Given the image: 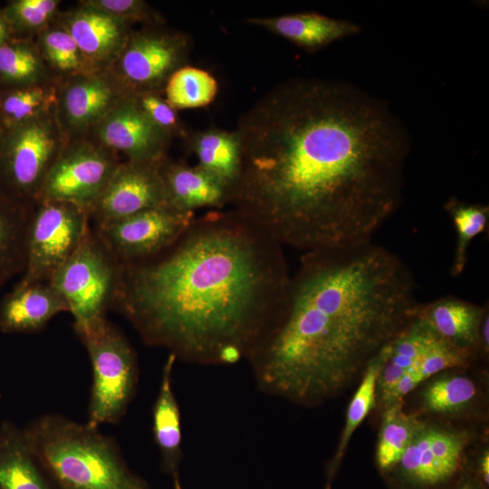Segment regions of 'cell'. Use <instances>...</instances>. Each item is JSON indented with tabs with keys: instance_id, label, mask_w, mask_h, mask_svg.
I'll use <instances>...</instances> for the list:
<instances>
[{
	"instance_id": "33",
	"label": "cell",
	"mask_w": 489,
	"mask_h": 489,
	"mask_svg": "<svg viewBox=\"0 0 489 489\" xmlns=\"http://www.w3.org/2000/svg\"><path fill=\"white\" fill-rule=\"evenodd\" d=\"M216 80L206 71L185 65L177 70L164 88L166 101L177 110L205 107L216 98Z\"/></svg>"
},
{
	"instance_id": "21",
	"label": "cell",
	"mask_w": 489,
	"mask_h": 489,
	"mask_svg": "<svg viewBox=\"0 0 489 489\" xmlns=\"http://www.w3.org/2000/svg\"><path fill=\"white\" fill-rule=\"evenodd\" d=\"M245 23L263 27L297 46L314 52L360 33L358 24L317 13H300L273 17H249Z\"/></svg>"
},
{
	"instance_id": "19",
	"label": "cell",
	"mask_w": 489,
	"mask_h": 489,
	"mask_svg": "<svg viewBox=\"0 0 489 489\" xmlns=\"http://www.w3.org/2000/svg\"><path fill=\"white\" fill-rule=\"evenodd\" d=\"M488 304L446 296L426 304L417 303L414 316L426 323L440 339L478 355L479 331Z\"/></svg>"
},
{
	"instance_id": "2",
	"label": "cell",
	"mask_w": 489,
	"mask_h": 489,
	"mask_svg": "<svg viewBox=\"0 0 489 489\" xmlns=\"http://www.w3.org/2000/svg\"><path fill=\"white\" fill-rule=\"evenodd\" d=\"M282 247L235 210H212L160 254L120 263L112 306L149 346L186 362H235L284 302L291 275Z\"/></svg>"
},
{
	"instance_id": "8",
	"label": "cell",
	"mask_w": 489,
	"mask_h": 489,
	"mask_svg": "<svg viewBox=\"0 0 489 489\" xmlns=\"http://www.w3.org/2000/svg\"><path fill=\"white\" fill-rule=\"evenodd\" d=\"M470 434L422 420L394 469L391 489H451L466 476Z\"/></svg>"
},
{
	"instance_id": "7",
	"label": "cell",
	"mask_w": 489,
	"mask_h": 489,
	"mask_svg": "<svg viewBox=\"0 0 489 489\" xmlns=\"http://www.w3.org/2000/svg\"><path fill=\"white\" fill-rule=\"evenodd\" d=\"M67 141L54 110L18 126L0 129V191L17 202L33 206Z\"/></svg>"
},
{
	"instance_id": "18",
	"label": "cell",
	"mask_w": 489,
	"mask_h": 489,
	"mask_svg": "<svg viewBox=\"0 0 489 489\" xmlns=\"http://www.w3.org/2000/svg\"><path fill=\"white\" fill-rule=\"evenodd\" d=\"M168 203L187 213L208 207L222 210L231 203L232 191L197 165L189 166L168 158L160 166Z\"/></svg>"
},
{
	"instance_id": "36",
	"label": "cell",
	"mask_w": 489,
	"mask_h": 489,
	"mask_svg": "<svg viewBox=\"0 0 489 489\" xmlns=\"http://www.w3.org/2000/svg\"><path fill=\"white\" fill-rule=\"evenodd\" d=\"M129 95L143 114L158 128L174 137L186 138L188 131L184 127L177 110L165 99L163 93L147 91Z\"/></svg>"
},
{
	"instance_id": "20",
	"label": "cell",
	"mask_w": 489,
	"mask_h": 489,
	"mask_svg": "<svg viewBox=\"0 0 489 489\" xmlns=\"http://www.w3.org/2000/svg\"><path fill=\"white\" fill-rule=\"evenodd\" d=\"M177 358L168 355L163 366L158 393L152 408V432L163 472L174 489H182L179 465L182 459L181 416L173 389V369Z\"/></svg>"
},
{
	"instance_id": "9",
	"label": "cell",
	"mask_w": 489,
	"mask_h": 489,
	"mask_svg": "<svg viewBox=\"0 0 489 489\" xmlns=\"http://www.w3.org/2000/svg\"><path fill=\"white\" fill-rule=\"evenodd\" d=\"M89 213L76 205L39 200L32 206L22 283H49L91 230Z\"/></svg>"
},
{
	"instance_id": "30",
	"label": "cell",
	"mask_w": 489,
	"mask_h": 489,
	"mask_svg": "<svg viewBox=\"0 0 489 489\" xmlns=\"http://www.w3.org/2000/svg\"><path fill=\"white\" fill-rule=\"evenodd\" d=\"M478 398L476 383L465 375H438L427 380L421 391L423 408L439 415H455L469 409Z\"/></svg>"
},
{
	"instance_id": "5",
	"label": "cell",
	"mask_w": 489,
	"mask_h": 489,
	"mask_svg": "<svg viewBox=\"0 0 489 489\" xmlns=\"http://www.w3.org/2000/svg\"><path fill=\"white\" fill-rule=\"evenodd\" d=\"M92 369L86 423L118 424L135 396L139 381L136 352L126 336L107 319L77 333Z\"/></svg>"
},
{
	"instance_id": "31",
	"label": "cell",
	"mask_w": 489,
	"mask_h": 489,
	"mask_svg": "<svg viewBox=\"0 0 489 489\" xmlns=\"http://www.w3.org/2000/svg\"><path fill=\"white\" fill-rule=\"evenodd\" d=\"M34 41L55 81L91 72L72 35L56 20L39 33Z\"/></svg>"
},
{
	"instance_id": "41",
	"label": "cell",
	"mask_w": 489,
	"mask_h": 489,
	"mask_svg": "<svg viewBox=\"0 0 489 489\" xmlns=\"http://www.w3.org/2000/svg\"><path fill=\"white\" fill-rule=\"evenodd\" d=\"M1 122L2 120H1V111H0V129H1Z\"/></svg>"
},
{
	"instance_id": "28",
	"label": "cell",
	"mask_w": 489,
	"mask_h": 489,
	"mask_svg": "<svg viewBox=\"0 0 489 489\" xmlns=\"http://www.w3.org/2000/svg\"><path fill=\"white\" fill-rule=\"evenodd\" d=\"M476 356L474 351L458 349L441 339L379 402L386 408L402 401L421 383L448 369L466 367Z\"/></svg>"
},
{
	"instance_id": "23",
	"label": "cell",
	"mask_w": 489,
	"mask_h": 489,
	"mask_svg": "<svg viewBox=\"0 0 489 489\" xmlns=\"http://www.w3.org/2000/svg\"><path fill=\"white\" fill-rule=\"evenodd\" d=\"M185 139L197 158V166L223 183L233 195L242 168L241 141L237 131L211 128L188 132Z\"/></svg>"
},
{
	"instance_id": "26",
	"label": "cell",
	"mask_w": 489,
	"mask_h": 489,
	"mask_svg": "<svg viewBox=\"0 0 489 489\" xmlns=\"http://www.w3.org/2000/svg\"><path fill=\"white\" fill-rule=\"evenodd\" d=\"M53 82L34 39L12 37L0 45V91Z\"/></svg>"
},
{
	"instance_id": "22",
	"label": "cell",
	"mask_w": 489,
	"mask_h": 489,
	"mask_svg": "<svg viewBox=\"0 0 489 489\" xmlns=\"http://www.w3.org/2000/svg\"><path fill=\"white\" fill-rule=\"evenodd\" d=\"M0 489H57L31 450L23 428L0 426Z\"/></svg>"
},
{
	"instance_id": "40",
	"label": "cell",
	"mask_w": 489,
	"mask_h": 489,
	"mask_svg": "<svg viewBox=\"0 0 489 489\" xmlns=\"http://www.w3.org/2000/svg\"><path fill=\"white\" fill-rule=\"evenodd\" d=\"M451 489H483L475 481L469 476H465L459 484Z\"/></svg>"
},
{
	"instance_id": "39",
	"label": "cell",
	"mask_w": 489,
	"mask_h": 489,
	"mask_svg": "<svg viewBox=\"0 0 489 489\" xmlns=\"http://www.w3.org/2000/svg\"><path fill=\"white\" fill-rule=\"evenodd\" d=\"M13 37L12 31L4 11L0 8V45Z\"/></svg>"
},
{
	"instance_id": "15",
	"label": "cell",
	"mask_w": 489,
	"mask_h": 489,
	"mask_svg": "<svg viewBox=\"0 0 489 489\" xmlns=\"http://www.w3.org/2000/svg\"><path fill=\"white\" fill-rule=\"evenodd\" d=\"M161 164L120 163L91 208L90 220L99 225L168 204Z\"/></svg>"
},
{
	"instance_id": "29",
	"label": "cell",
	"mask_w": 489,
	"mask_h": 489,
	"mask_svg": "<svg viewBox=\"0 0 489 489\" xmlns=\"http://www.w3.org/2000/svg\"><path fill=\"white\" fill-rule=\"evenodd\" d=\"M404 400L384 408L376 449V465L385 477L397 465L407 449L420 419L407 413Z\"/></svg>"
},
{
	"instance_id": "13",
	"label": "cell",
	"mask_w": 489,
	"mask_h": 489,
	"mask_svg": "<svg viewBox=\"0 0 489 489\" xmlns=\"http://www.w3.org/2000/svg\"><path fill=\"white\" fill-rule=\"evenodd\" d=\"M55 87L54 115L68 141L86 138L126 96L109 70L56 80Z\"/></svg>"
},
{
	"instance_id": "35",
	"label": "cell",
	"mask_w": 489,
	"mask_h": 489,
	"mask_svg": "<svg viewBox=\"0 0 489 489\" xmlns=\"http://www.w3.org/2000/svg\"><path fill=\"white\" fill-rule=\"evenodd\" d=\"M60 0H12L3 8L13 37L31 38L53 24Z\"/></svg>"
},
{
	"instance_id": "34",
	"label": "cell",
	"mask_w": 489,
	"mask_h": 489,
	"mask_svg": "<svg viewBox=\"0 0 489 489\" xmlns=\"http://www.w3.org/2000/svg\"><path fill=\"white\" fill-rule=\"evenodd\" d=\"M444 207L456 232V246L450 274L457 277L465 269L470 244L487 228L489 207L481 204H468L456 197L450 198Z\"/></svg>"
},
{
	"instance_id": "1",
	"label": "cell",
	"mask_w": 489,
	"mask_h": 489,
	"mask_svg": "<svg viewBox=\"0 0 489 489\" xmlns=\"http://www.w3.org/2000/svg\"><path fill=\"white\" fill-rule=\"evenodd\" d=\"M241 174L230 205L305 252L372 241L399 206L408 134L387 105L341 82L276 85L235 129Z\"/></svg>"
},
{
	"instance_id": "11",
	"label": "cell",
	"mask_w": 489,
	"mask_h": 489,
	"mask_svg": "<svg viewBox=\"0 0 489 489\" xmlns=\"http://www.w3.org/2000/svg\"><path fill=\"white\" fill-rule=\"evenodd\" d=\"M119 164L114 152L87 138L67 141L44 178L38 201L67 202L90 213Z\"/></svg>"
},
{
	"instance_id": "17",
	"label": "cell",
	"mask_w": 489,
	"mask_h": 489,
	"mask_svg": "<svg viewBox=\"0 0 489 489\" xmlns=\"http://www.w3.org/2000/svg\"><path fill=\"white\" fill-rule=\"evenodd\" d=\"M68 312L49 283L19 282L0 302V330L4 333L41 331L57 314Z\"/></svg>"
},
{
	"instance_id": "4",
	"label": "cell",
	"mask_w": 489,
	"mask_h": 489,
	"mask_svg": "<svg viewBox=\"0 0 489 489\" xmlns=\"http://www.w3.org/2000/svg\"><path fill=\"white\" fill-rule=\"evenodd\" d=\"M23 431L57 489H149L99 427L48 413Z\"/></svg>"
},
{
	"instance_id": "25",
	"label": "cell",
	"mask_w": 489,
	"mask_h": 489,
	"mask_svg": "<svg viewBox=\"0 0 489 489\" xmlns=\"http://www.w3.org/2000/svg\"><path fill=\"white\" fill-rule=\"evenodd\" d=\"M388 352L389 343L369 362L361 375V380L349 404L336 451L326 466L324 489H331L353 433L376 405L377 382Z\"/></svg>"
},
{
	"instance_id": "37",
	"label": "cell",
	"mask_w": 489,
	"mask_h": 489,
	"mask_svg": "<svg viewBox=\"0 0 489 489\" xmlns=\"http://www.w3.org/2000/svg\"><path fill=\"white\" fill-rule=\"evenodd\" d=\"M78 5L97 9L130 26L135 23L145 25H161L164 23L163 18L142 0H82Z\"/></svg>"
},
{
	"instance_id": "38",
	"label": "cell",
	"mask_w": 489,
	"mask_h": 489,
	"mask_svg": "<svg viewBox=\"0 0 489 489\" xmlns=\"http://www.w3.org/2000/svg\"><path fill=\"white\" fill-rule=\"evenodd\" d=\"M489 351V312L485 311L479 331L478 354L485 356Z\"/></svg>"
},
{
	"instance_id": "10",
	"label": "cell",
	"mask_w": 489,
	"mask_h": 489,
	"mask_svg": "<svg viewBox=\"0 0 489 489\" xmlns=\"http://www.w3.org/2000/svg\"><path fill=\"white\" fill-rule=\"evenodd\" d=\"M190 37L161 25L131 31L121 53L110 68L126 94L163 93L169 77L187 65Z\"/></svg>"
},
{
	"instance_id": "16",
	"label": "cell",
	"mask_w": 489,
	"mask_h": 489,
	"mask_svg": "<svg viewBox=\"0 0 489 489\" xmlns=\"http://www.w3.org/2000/svg\"><path fill=\"white\" fill-rule=\"evenodd\" d=\"M55 20L72 35L91 72L110 70L131 33L129 24L82 5Z\"/></svg>"
},
{
	"instance_id": "24",
	"label": "cell",
	"mask_w": 489,
	"mask_h": 489,
	"mask_svg": "<svg viewBox=\"0 0 489 489\" xmlns=\"http://www.w3.org/2000/svg\"><path fill=\"white\" fill-rule=\"evenodd\" d=\"M441 339L415 316L389 342L388 356L377 382L380 401Z\"/></svg>"
},
{
	"instance_id": "14",
	"label": "cell",
	"mask_w": 489,
	"mask_h": 489,
	"mask_svg": "<svg viewBox=\"0 0 489 489\" xmlns=\"http://www.w3.org/2000/svg\"><path fill=\"white\" fill-rule=\"evenodd\" d=\"M90 132L95 143L138 163H162L172 141L127 94Z\"/></svg>"
},
{
	"instance_id": "32",
	"label": "cell",
	"mask_w": 489,
	"mask_h": 489,
	"mask_svg": "<svg viewBox=\"0 0 489 489\" xmlns=\"http://www.w3.org/2000/svg\"><path fill=\"white\" fill-rule=\"evenodd\" d=\"M55 82L0 91L1 129H9L54 110Z\"/></svg>"
},
{
	"instance_id": "27",
	"label": "cell",
	"mask_w": 489,
	"mask_h": 489,
	"mask_svg": "<svg viewBox=\"0 0 489 489\" xmlns=\"http://www.w3.org/2000/svg\"><path fill=\"white\" fill-rule=\"evenodd\" d=\"M32 206L0 191V287L24 270Z\"/></svg>"
},
{
	"instance_id": "3",
	"label": "cell",
	"mask_w": 489,
	"mask_h": 489,
	"mask_svg": "<svg viewBox=\"0 0 489 489\" xmlns=\"http://www.w3.org/2000/svg\"><path fill=\"white\" fill-rule=\"evenodd\" d=\"M415 281L372 241L305 252L248 360L267 394L312 407L340 394L413 318Z\"/></svg>"
},
{
	"instance_id": "6",
	"label": "cell",
	"mask_w": 489,
	"mask_h": 489,
	"mask_svg": "<svg viewBox=\"0 0 489 489\" xmlns=\"http://www.w3.org/2000/svg\"><path fill=\"white\" fill-rule=\"evenodd\" d=\"M120 266L91 229L51 278L49 283L73 317L76 334L106 320V312L115 298Z\"/></svg>"
},
{
	"instance_id": "12",
	"label": "cell",
	"mask_w": 489,
	"mask_h": 489,
	"mask_svg": "<svg viewBox=\"0 0 489 489\" xmlns=\"http://www.w3.org/2000/svg\"><path fill=\"white\" fill-rule=\"evenodd\" d=\"M195 218V213L167 204L95 225L94 232L119 263H132L153 257L171 246Z\"/></svg>"
}]
</instances>
